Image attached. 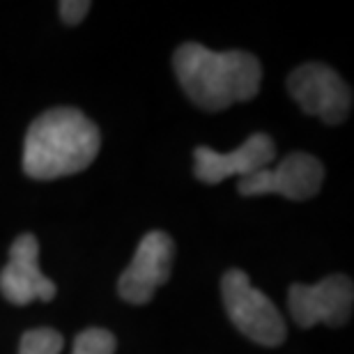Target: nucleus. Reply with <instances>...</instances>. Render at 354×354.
Listing matches in <instances>:
<instances>
[{"instance_id": "obj_1", "label": "nucleus", "mask_w": 354, "mask_h": 354, "mask_svg": "<svg viewBox=\"0 0 354 354\" xmlns=\"http://www.w3.org/2000/svg\"><path fill=\"white\" fill-rule=\"evenodd\" d=\"M175 76L198 109L218 113L258 95L263 65L246 51H209L187 41L173 55Z\"/></svg>"}, {"instance_id": "obj_2", "label": "nucleus", "mask_w": 354, "mask_h": 354, "mask_svg": "<svg viewBox=\"0 0 354 354\" xmlns=\"http://www.w3.org/2000/svg\"><path fill=\"white\" fill-rule=\"evenodd\" d=\"M102 147L99 127L79 109L58 106L32 120L24 140V173L32 180H58L92 164Z\"/></svg>"}, {"instance_id": "obj_3", "label": "nucleus", "mask_w": 354, "mask_h": 354, "mask_svg": "<svg viewBox=\"0 0 354 354\" xmlns=\"http://www.w3.org/2000/svg\"><path fill=\"white\" fill-rule=\"evenodd\" d=\"M221 297L228 317L249 341L279 348L286 341V320L272 299L253 286L249 274L242 269H230L221 279Z\"/></svg>"}, {"instance_id": "obj_4", "label": "nucleus", "mask_w": 354, "mask_h": 354, "mask_svg": "<svg viewBox=\"0 0 354 354\" xmlns=\"http://www.w3.org/2000/svg\"><path fill=\"white\" fill-rule=\"evenodd\" d=\"M288 90L306 115L327 124H341L350 115L352 90L336 69L320 62H306L288 76Z\"/></svg>"}, {"instance_id": "obj_5", "label": "nucleus", "mask_w": 354, "mask_h": 354, "mask_svg": "<svg viewBox=\"0 0 354 354\" xmlns=\"http://www.w3.org/2000/svg\"><path fill=\"white\" fill-rule=\"evenodd\" d=\"M288 306L292 320L301 329H310L320 322L329 327H341L350 320L354 306L352 279L334 274L315 286L295 283L288 290Z\"/></svg>"}, {"instance_id": "obj_6", "label": "nucleus", "mask_w": 354, "mask_h": 354, "mask_svg": "<svg viewBox=\"0 0 354 354\" xmlns=\"http://www.w3.org/2000/svg\"><path fill=\"white\" fill-rule=\"evenodd\" d=\"M175 242L164 230H152L140 239L133 260L118 281V295L133 306L150 304L154 292L171 279Z\"/></svg>"}, {"instance_id": "obj_7", "label": "nucleus", "mask_w": 354, "mask_h": 354, "mask_svg": "<svg viewBox=\"0 0 354 354\" xmlns=\"http://www.w3.org/2000/svg\"><path fill=\"white\" fill-rule=\"evenodd\" d=\"M324 166L322 161L308 152H292L279 166L265 168L249 177H242L237 184L242 196H269L279 194L290 201H308L322 187Z\"/></svg>"}, {"instance_id": "obj_8", "label": "nucleus", "mask_w": 354, "mask_h": 354, "mask_svg": "<svg viewBox=\"0 0 354 354\" xmlns=\"http://www.w3.org/2000/svg\"><path fill=\"white\" fill-rule=\"evenodd\" d=\"M0 295L14 306L55 297V283L39 269V242L32 232L19 235L10 246V263L0 272Z\"/></svg>"}, {"instance_id": "obj_9", "label": "nucleus", "mask_w": 354, "mask_h": 354, "mask_svg": "<svg viewBox=\"0 0 354 354\" xmlns=\"http://www.w3.org/2000/svg\"><path fill=\"white\" fill-rule=\"evenodd\" d=\"M276 159V145L267 133H251L237 150L216 152L212 147H196L194 152V173L205 184H218L232 175L249 177L265 168Z\"/></svg>"}, {"instance_id": "obj_10", "label": "nucleus", "mask_w": 354, "mask_h": 354, "mask_svg": "<svg viewBox=\"0 0 354 354\" xmlns=\"http://www.w3.org/2000/svg\"><path fill=\"white\" fill-rule=\"evenodd\" d=\"M65 348V338L60 331L51 327H39V329H28L21 336L19 354H60Z\"/></svg>"}, {"instance_id": "obj_11", "label": "nucleus", "mask_w": 354, "mask_h": 354, "mask_svg": "<svg viewBox=\"0 0 354 354\" xmlns=\"http://www.w3.org/2000/svg\"><path fill=\"white\" fill-rule=\"evenodd\" d=\"M115 350H118L115 334H111L109 329L102 327H90L76 336L72 354H115Z\"/></svg>"}, {"instance_id": "obj_12", "label": "nucleus", "mask_w": 354, "mask_h": 354, "mask_svg": "<svg viewBox=\"0 0 354 354\" xmlns=\"http://www.w3.org/2000/svg\"><path fill=\"white\" fill-rule=\"evenodd\" d=\"M92 3L90 0H62L60 3V17L67 26H79L88 17Z\"/></svg>"}]
</instances>
